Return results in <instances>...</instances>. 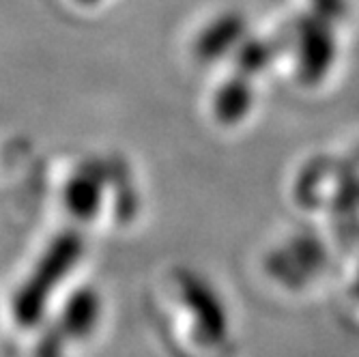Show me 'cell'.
<instances>
[{
  "label": "cell",
  "instance_id": "obj_1",
  "mask_svg": "<svg viewBox=\"0 0 359 357\" xmlns=\"http://www.w3.org/2000/svg\"><path fill=\"white\" fill-rule=\"evenodd\" d=\"M82 250L84 241L76 231L62 233L50 243L35 271L24 282L15 297V316L22 325L30 328L41 318L50 295L56 290L58 282L74 269Z\"/></svg>",
  "mask_w": 359,
  "mask_h": 357
},
{
  "label": "cell",
  "instance_id": "obj_2",
  "mask_svg": "<svg viewBox=\"0 0 359 357\" xmlns=\"http://www.w3.org/2000/svg\"><path fill=\"white\" fill-rule=\"evenodd\" d=\"M179 290L185 306L194 314L196 328L203 334V340L211 346L222 344L231 332L228 312L213 286L191 271L179 274Z\"/></svg>",
  "mask_w": 359,
  "mask_h": 357
},
{
  "label": "cell",
  "instance_id": "obj_3",
  "mask_svg": "<svg viewBox=\"0 0 359 357\" xmlns=\"http://www.w3.org/2000/svg\"><path fill=\"white\" fill-rule=\"evenodd\" d=\"M110 185V168L108 161L100 157H88L76 168L65 185V207L80 220L90 222L102 207L104 191Z\"/></svg>",
  "mask_w": 359,
  "mask_h": 357
},
{
  "label": "cell",
  "instance_id": "obj_4",
  "mask_svg": "<svg viewBox=\"0 0 359 357\" xmlns=\"http://www.w3.org/2000/svg\"><path fill=\"white\" fill-rule=\"evenodd\" d=\"M100 318V299L90 288H82L69 299L67 308L62 310L60 334L62 338L82 340L93 332Z\"/></svg>",
  "mask_w": 359,
  "mask_h": 357
},
{
  "label": "cell",
  "instance_id": "obj_5",
  "mask_svg": "<svg viewBox=\"0 0 359 357\" xmlns=\"http://www.w3.org/2000/svg\"><path fill=\"white\" fill-rule=\"evenodd\" d=\"M243 35V22L235 15H224L209 24L196 39V56L213 60L231 50Z\"/></svg>",
  "mask_w": 359,
  "mask_h": 357
},
{
  "label": "cell",
  "instance_id": "obj_6",
  "mask_svg": "<svg viewBox=\"0 0 359 357\" xmlns=\"http://www.w3.org/2000/svg\"><path fill=\"white\" fill-rule=\"evenodd\" d=\"M252 102V95L245 82L241 80H233V82H226L217 95H215V102H213V110L215 116L224 123H235L241 116H245L248 108Z\"/></svg>",
  "mask_w": 359,
  "mask_h": 357
},
{
  "label": "cell",
  "instance_id": "obj_7",
  "mask_svg": "<svg viewBox=\"0 0 359 357\" xmlns=\"http://www.w3.org/2000/svg\"><path fill=\"white\" fill-rule=\"evenodd\" d=\"M78 3H84V5H93V3H97V0H78Z\"/></svg>",
  "mask_w": 359,
  "mask_h": 357
}]
</instances>
